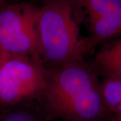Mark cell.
Wrapping results in <instances>:
<instances>
[{
	"instance_id": "cell-1",
	"label": "cell",
	"mask_w": 121,
	"mask_h": 121,
	"mask_svg": "<svg viewBox=\"0 0 121 121\" xmlns=\"http://www.w3.org/2000/svg\"><path fill=\"white\" fill-rule=\"evenodd\" d=\"M98 75L82 59L52 67L38 99L39 111L51 121H111L114 116L104 103Z\"/></svg>"
},
{
	"instance_id": "cell-2",
	"label": "cell",
	"mask_w": 121,
	"mask_h": 121,
	"mask_svg": "<svg viewBox=\"0 0 121 121\" xmlns=\"http://www.w3.org/2000/svg\"><path fill=\"white\" fill-rule=\"evenodd\" d=\"M37 32L41 60L52 67L82 59L84 39L69 0H45L37 13Z\"/></svg>"
},
{
	"instance_id": "cell-3",
	"label": "cell",
	"mask_w": 121,
	"mask_h": 121,
	"mask_svg": "<svg viewBox=\"0 0 121 121\" xmlns=\"http://www.w3.org/2000/svg\"><path fill=\"white\" fill-rule=\"evenodd\" d=\"M48 73V70L39 58L7 55L0 70L1 111L39 99Z\"/></svg>"
},
{
	"instance_id": "cell-4",
	"label": "cell",
	"mask_w": 121,
	"mask_h": 121,
	"mask_svg": "<svg viewBox=\"0 0 121 121\" xmlns=\"http://www.w3.org/2000/svg\"><path fill=\"white\" fill-rule=\"evenodd\" d=\"M39 6L8 3L0 9V49L7 55L39 58L37 32Z\"/></svg>"
},
{
	"instance_id": "cell-5",
	"label": "cell",
	"mask_w": 121,
	"mask_h": 121,
	"mask_svg": "<svg viewBox=\"0 0 121 121\" xmlns=\"http://www.w3.org/2000/svg\"><path fill=\"white\" fill-rule=\"evenodd\" d=\"M77 21L90 36L84 38L87 52L105 39L121 32V0H69Z\"/></svg>"
},
{
	"instance_id": "cell-6",
	"label": "cell",
	"mask_w": 121,
	"mask_h": 121,
	"mask_svg": "<svg viewBox=\"0 0 121 121\" xmlns=\"http://www.w3.org/2000/svg\"><path fill=\"white\" fill-rule=\"evenodd\" d=\"M94 67L105 77L121 78V38L102 48L95 55Z\"/></svg>"
},
{
	"instance_id": "cell-7",
	"label": "cell",
	"mask_w": 121,
	"mask_h": 121,
	"mask_svg": "<svg viewBox=\"0 0 121 121\" xmlns=\"http://www.w3.org/2000/svg\"><path fill=\"white\" fill-rule=\"evenodd\" d=\"M101 92L106 107L113 114L121 102V78L105 77L101 82Z\"/></svg>"
},
{
	"instance_id": "cell-8",
	"label": "cell",
	"mask_w": 121,
	"mask_h": 121,
	"mask_svg": "<svg viewBox=\"0 0 121 121\" xmlns=\"http://www.w3.org/2000/svg\"><path fill=\"white\" fill-rule=\"evenodd\" d=\"M0 121H51L39 110L29 108H9L0 112Z\"/></svg>"
},
{
	"instance_id": "cell-9",
	"label": "cell",
	"mask_w": 121,
	"mask_h": 121,
	"mask_svg": "<svg viewBox=\"0 0 121 121\" xmlns=\"http://www.w3.org/2000/svg\"><path fill=\"white\" fill-rule=\"evenodd\" d=\"M6 56H7V55H5L4 52L0 49V70H1V68L2 67V65L4 62Z\"/></svg>"
},
{
	"instance_id": "cell-10",
	"label": "cell",
	"mask_w": 121,
	"mask_h": 121,
	"mask_svg": "<svg viewBox=\"0 0 121 121\" xmlns=\"http://www.w3.org/2000/svg\"><path fill=\"white\" fill-rule=\"evenodd\" d=\"M114 116H117V117H121V102L117 106V107L115 109L113 113Z\"/></svg>"
},
{
	"instance_id": "cell-11",
	"label": "cell",
	"mask_w": 121,
	"mask_h": 121,
	"mask_svg": "<svg viewBox=\"0 0 121 121\" xmlns=\"http://www.w3.org/2000/svg\"><path fill=\"white\" fill-rule=\"evenodd\" d=\"M8 0H0V9L8 3Z\"/></svg>"
},
{
	"instance_id": "cell-12",
	"label": "cell",
	"mask_w": 121,
	"mask_h": 121,
	"mask_svg": "<svg viewBox=\"0 0 121 121\" xmlns=\"http://www.w3.org/2000/svg\"><path fill=\"white\" fill-rule=\"evenodd\" d=\"M110 121H121V117L114 116V117Z\"/></svg>"
}]
</instances>
